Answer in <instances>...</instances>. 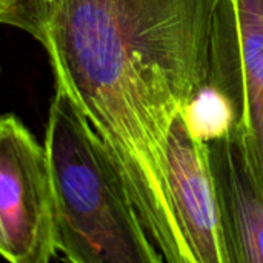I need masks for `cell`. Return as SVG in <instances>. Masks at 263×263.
<instances>
[{"mask_svg": "<svg viewBox=\"0 0 263 263\" xmlns=\"http://www.w3.org/2000/svg\"><path fill=\"white\" fill-rule=\"evenodd\" d=\"M220 0H17L6 25L39 40L106 146L165 263H191L168 188L174 120L206 83Z\"/></svg>", "mask_w": 263, "mask_h": 263, "instance_id": "6da1fadb", "label": "cell"}, {"mask_svg": "<svg viewBox=\"0 0 263 263\" xmlns=\"http://www.w3.org/2000/svg\"><path fill=\"white\" fill-rule=\"evenodd\" d=\"M55 254L45 145L17 116L0 114V257L8 263H51Z\"/></svg>", "mask_w": 263, "mask_h": 263, "instance_id": "3957f363", "label": "cell"}, {"mask_svg": "<svg viewBox=\"0 0 263 263\" xmlns=\"http://www.w3.org/2000/svg\"><path fill=\"white\" fill-rule=\"evenodd\" d=\"M55 251L66 263H165L97 133L55 88L45 131Z\"/></svg>", "mask_w": 263, "mask_h": 263, "instance_id": "7a4b0ae2", "label": "cell"}, {"mask_svg": "<svg viewBox=\"0 0 263 263\" xmlns=\"http://www.w3.org/2000/svg\"><path fill=\"white\" fill-rule=\"evenodd\" d=\"M171 214L191 263H225L208 143L196 140L179 116L168 142Z\"/></svg>", "mask_w": 263, "mask_h": 263, "instance_id": "5b68a950", "label": "cell"}, {"mask_svg": "<svg viewBox=\"0 0 263 263\" xmlns=\"http://www.w3.org/2000/svg\"><path fill=\"white\" fill-rule=\"evenodd\" d=\"M17 0H0V23L6 25L9 14L12 11V8L15 6Z\"/></svg>", "mask_w": 263, "mask_h": 263, "instance_id": "ba28073f", "label": "cell"}, {"mask_svg": "<svg viewBox=\"0 0 263 263\" xmlns=\"http://www.w3.org/2000/svg\"><path fill=\"white\" fill-rule=\"evenodd\" d=\"M234 109L233 133L263 190V0H220L208 80Z\"/></svg>", "mask_w": 263, "mask_h": 263, "instance_id": "277c9868", "label": "cell"}, {"mask_svg": "<svg viewBox=\"0 0 263 263\" xmlns=\"http://www.w3.org/2000/svg\"><path fill=\"white\" fill-rule=\"evenodd\" d=\"M190 134L203 143L233 133L234 109L230 100L208 82L194 94L182 114Z\"/></svg>", "mask_w": 263, "mask_h": 263, "instance_id": "52a82bcc", "label": "cell"}, {"mask_svg": "<svg viewBox=\"0 0 263 263\" xmlns=\"http://www.w3.org/2000/svg\"><path fill=\"white\" fill-rule=\"evenodd\" d=\"M225 263H263V190L239 137L208 143Z\"/></svg>", "mask_w": 263, "mask_h": 263, "instance_id": "8992f818", "label": "cell"}]
</instances>
